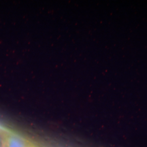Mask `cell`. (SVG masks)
<instances>
[{"instance_id": "1", "label": "cell", "mask_w": 147, "mask_h": 147, "mask_svg": "<svg viewBox=\"0 0 147 147\" xmlns=\"http://www.w3.org/2000/svg\"><path fill=\"white\" fill-rule=\"evenodd\" d=\"M32 145L26 138L16 133H8L3 138L2 147H31Z\"/></svg>"}, {"instance_id": "2", "label": "cell", "mask_w": 147, "mask_h": 147, "mask_svg": "<svg viewBox=\"0 0 147 147\" xmlns=\"http://www.w3.org/2000/svg\"><path fill=\"white\" fill-rule=\"evenodd\" d=\"M31 147H35V146H33V145H32V146H31Z\"/></svg>"}]
</instances>
